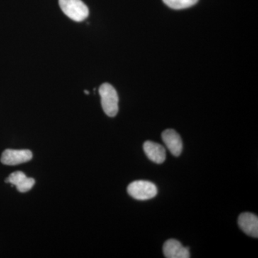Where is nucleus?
I'll list each match as a JSON object with an SVG mask.
<instances>
[{
	"label": "nucleus",
	"instance_id": "nucleus-1",
	"mask_svg": "<svg viewBox=\"0 0 258 258\" xmlns=\"http://www.w3.org/2000/svg\"><path fill=\"white\" fill-rule=\"evenodd\" d=\"M101 105L108 116L114 117L118 112V96L115 88L109 83H103L99 88Z\"/></svg>",
	"mask_w": 258,
	"mask_h": 258
},
{
	"label": "nucleus",
	"instance_id": "nucleus-2",
	"mask_svg": "<svg viewBox=\"0 0 258 258\" xmlns=\"http://www.w3.org/2000/svg\"><path fill=\"white\" fill-rule=\"evenodd\" d=\"M59 5L64 14L74 21L82 22L89 15L88 7L81 0H59Z\"/></svg>",
	"mask_w": 258,
	"mask_h": 258
},
{
	"label": "nucleus",
	"instance_id": "nucleus-3",
	"mask_svg": "<svg viewBox=\"0 0 258 258\" xmlns=\"http://www.w3.org/2000/svg\"><path fill=\"white\" fill-rule=\"evenodd\" d=\"M128 195L138 200H147L155 198L157 187L154 183L144 180H138L131 183L127 188Z\"/></svg>",
	"mask_w": 258,
	"mask_h": 258
},
{
	"label": "nucleus",
	"instance_id": "nucleus-4",
	"mask_svg": "<svg viewBox=\"0 0 258 258\" xmlns=\"http://www.w3.org/2000/svg\"><path fill=\"white\" fill-rule=\"evenodd\" d=\"M32 159V153L28 149H6L2 154L1 162L5 165L15 166L28 162Z\"/></svg>",
	"mask_w": 258,
	"mask_h": 258
},
{
	"label": "nucleus",
	"instance_id": "nucleus-5",
	"mask_svg": "<svg viewBox=\"0 0 258 258\" xmlns=\"http://www.w3.org/2000/svg\"><path fill=\"white\" fill-rule=\"evenodd\" d=\"M163 142L172 155L179 157L182 152V141L179 134L173 129H166L162 133Z\"/></svg>",
	"mask_w": 258,
	"mask_h": 258
},
{
	"label": "nucleus",
	"instance_id": "nucleus-6",
	"mask_svg": "<svg viewBox=\"0 0 258 258\" xmlns=\"http://www.w3.org/2000/svg\"><path fill=\"white\" fill-rule=\"evenodd\" d=\"M163 252L167 258H189V249L174 239L166 241L163 246Z\"/></svg>",
	"mask_w": 258,
	"mask_h": 258
},
{
	"label": "nucleus",
	"instance_id": "nucleus-7",
	"mask_svg": "<svg viewBox=\"0 0 258 258\" xmlns=\"http://www.w3.org/2000/svg\"><path fill=\"white\" fill-rule=\"evenodd\" d=\"M238 225L244 233L251 237H258V217L254 214L244 212L238 218Z\"/></svg>",
	"mask_w": 258,
	"mask_h": 258
},
{
	"label": "nucleus",
	"instance_id": "nucleus-8",
	"mask_svg": "<svg viewBox=\"0 0 258 258\" xmlns=\"http://www.w3.org/2000/svg\"><path fill=\"white\" fill-rule=\"evenodd\" d=\"M144 151L153 162L162 164L165 161L166 150L161 144L147 141L144 144Z\"/></svg>",
	"mask_w": 258,
	"mask_h": 258
},
{
	"label": "nucleus",
	"instance_id": "nucleus-9",
	"mask_svg": "<svg viewBox=\"0 0 258 258\" xmlns=\"http://www.w3.org/2000/svg\"><path fill=\"white\" fill-rule=\"evenodd\" d=\"M163 2L171 9L183 10L196 5L199 0H163Z\"/></svg>",
	"mask_w": 258,
	"mask_h": 258
},
{
	"label": "nucleus",
	"instance_id": "nucleus-10",
	"mask_svg": "<svg viewBox=\"0 0 258 258\" xmlns=\"http://www.w3.org/2000/svg\"><path fill=\"white\" fill-rule=\"evenodd\" d=\"M35 184V180L33 178L28 177L26 176L15 186L20 192L24 193L30 191Z\"/></svg>",
	"mask_w": 258,
	"mask_h": 258
},
{
	"label": "nucleus",
	"instance_id": "nucleus-11",
	"mask_svg": "<svg viewBox=\"0 0 258 258\" xmlns=\"http://www.w3.org/2000/svg\"><path fill=\"white\" fill-rule=\"evenodd\" d=\"M25 176H26V175H25V173H23V171H15V172L12 173V174L5 179V182L10 183L12 185L16 186V185L18 184L23 178H25Z\"/></svg>",
	"mask_w": 258,
	"mask_h": 258
},
{
	"label": "nucleus",
	"instance_id": "nucleus-12",
	"mask_svg": "<svg viewBox=\"0 0 258 258\" xmlns=\"http://www.w3.org/2000/svg\"><path fill=\"white\" fill-rule=\"evenodd\" d=\"M84 92H85V93H86V94H87V95L89 94V92H88V91H85Z\"/></svg>",
	"mask_w": 258,
	"mask_h": 258
}]
</instances>
